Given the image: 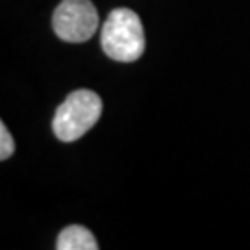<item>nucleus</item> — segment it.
<instances>
[{"instance_id":"nucleus-3","label":"nucleus","mask_w":250,"mask_h":250,"mask_svg":"<svg viewBox=\"0 0 250 250\" xmlns=\"http://www.w3.org/2000/svg\"><path fill=\"white\" fill-rule=\"evenodd\" d=\"M99 21V11L91 0H63L54 11L52 28L63 41L83 43L95 36Z\"/></svg>"},{"instance_id":"nucleus-1","label":"nucleus","mask_w":250,"mask_h":250,"mask_svg":"<svg viewBox=\"0 0 250 250\" xmlns=\"http://www.w3.org/2000/svg\"><path fill=\"white\" fill-rule=\"evenodd\" d=\"M102 50L111 60L132 63L145 52V30L139 15L128 8L113 9L100 32Z\"/></svg>"},{"instance_id":"nucleus-2","label":"nucleus","mask_w":250,"mask_h":250,"mask_svg":"<svg viewBox=\"0 0 250 250\" xmlns=\"http://www.w3.org/2000/svg\"><path fill=\"white\" fill-rule=\"evenodd\" d=\"M102 115V100L89 89H78L67 95L62 106L56 109L52 130L56 137L65 143H72L87 134Z\"/></svg>"},{"instance_id":"nucleus-5","label":"nucleus","mask_w":250,"mask_h":250,"mask_svg":"<svg viewBox=\"0 0 250 250\" xmlns=\"http://www.w3.org/2000/svg\"><path fill=\"white\" fill-rule=\"evenodd\" d=\"M15 152V143L13 137L8 132L4 123H0V160H8L9 156Z\"/></svg>"},{"instance_id":"nucleus-4","label":"nucleus","mask_w":250,"mask_h":250,"mask_svg":"<svg viewBox=\"0 0 250 250\" xmlns=\"http://www.w3.org/2000/svg\"><path fill=\"white\" fill-rule=\"evenodd\" d=\"M58 250H99V243L95 235L83 228V226H67L62 233L58 235L56 241Z\"/></svg>"}]
</instances>
